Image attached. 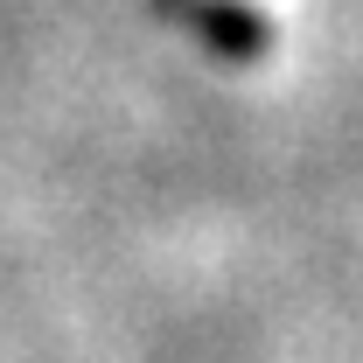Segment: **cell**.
Returning <instances> with one entry per match:
<instances>
[{"label": "cell", "mask_w": 363, "mask_h": 363, "mask_svg": "<svg viewBox=\"0 0 363 363\" xmlns=\"http://www.w3.org/2000/svg\"><path fill=\"white\" fill-rule=\"evenodd\" d=\"M175 28H189L203 49H217L224 63H252L272 49V21L245 0H154Z\"/></svg>", "instance_id": "cell-1"}]
</instances>
